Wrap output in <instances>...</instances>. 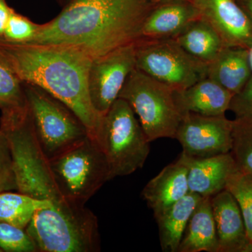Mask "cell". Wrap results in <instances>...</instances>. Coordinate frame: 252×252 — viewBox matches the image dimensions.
Segmentation results:
<instances>
[{
    "mask_svg": "<svg viewBox=\"0 0 252 252\" xmlns=\"http://www.w3.org/2000/svg\"><path fill=\"white\" fill-rule=\"evenodd\" d=\"M233 155L240 171L252 176V122L233 121Z\"/></svg>",
    "mask_w": 252,
    "mask_h": 252,
    "instance_id": "cb8c5ba5",
    "label": "cell"
},
{
    "mask_svg": "<svg viewBox=\"0 0 252 252\" xmlns=\"http://www.w3.org/2000/svg\"><path fill=\"white\" fill-rule=\"evenodd\" d=\"M200 18L194 5L171 3L150 10L140 32V39L175 37L188 25Z\"/></svg>",
    "mask_w": 252,
    "mask_h": 252,
    "instance_id": "2e32d148",
    "label": "cell"
},
{
    "mask_svg": "<svg viewBox=\"0 0 252 252\" xmlns=\"http://www.w3.org/2000/svg\"><path fill=\"white\" fill-rule=\"evenodd\" d=\"M252 76L247 48L224 46L207 64V77L216 81L234 95Z\"/></svg>",
    "mask_w": 252,
    "mask_h": 252,
    "instance_id": "e0dca14e",
    "label": "cell"
},
{
    "mask_svg": "<svg viewBox=\"0 0 252 252\" xmlns=\"http://www.w3.org/2000/svg\"><path fill=\"white\" fill-rule=\"evenodd\" d=\"M0 250L6 252H39L26 230L0 220Z\"/></svg>",
    "mask_w": 252,
    "mask_h": 252,
    "instance_id": "484cf974",
    "label": "cell"
},
{
    "mask_svg": "<svg viewBox=\"0 0 252 252\" xmlns=\"http://www.w3.org/2000/svg\"><path fill=\"white\" fill-rule=\"evenodd\" d=\"M136 68L182 91L207 77V64L189 54L173 39H140L135 42Z\"/></svg>",
    "mask_w": 252,
    "mask_h": 252,
    "instance_id": "ba28073f",
    "label": "cell"
},
{
    "mask_svg": "<svg viewBox=\"0 0 252 252\" xmlns=\"http://www.w3.org/2000/svg\"><path fill=\"white\" fill-rule=\"evenodd\" d=\"M184 154L188 167L189 192L202 197H212L224 190L230 176L238 170L230 152L208 158Z\"/></svg>",
    "mask_w": 252,
    "mask_h": 252,
    "instance_id": "5bb4252c",
    "label": "cell"
},
{
    "mask_svg": "<svg viewBox=\"0 0 252 252\" xmlns=\"http://www.w3.org/2000/svg\"><path fill=\"white\" fill-rule=\"evenodd\" d=\"M0 130L9 142L18 191L52 205L36 212L26 229L38 251H100L97 217L61 193L36 140L28 107L1 112Z\"/></svg>",
    "mask_w": 252,
    "mask_h": 252,
    "instance_id": "6da1fadb",
    "label": "cell"
},
{
    "mask_svg": "<svg viewBox=\"0 0 252 252\" xmlns=\"http://www.w3.org/2000/svg\"><path fill=\"white\" fill-rule=\"evenodd\" d=\"M0 51L21 81L39 86L67 105L94 137L99 117L91 104L88 79L92 58L61 44H15L0 38Z\"/></svg>",
    "mask_w": 252,
    "mask_h": 252,
    "instance_id": "3957f363",
    "label": "cell"
},
{
    "mask_svg": "<svg viewBox=\"0 0 252 252\" xmlns=\"http://www.w3.org/2000/svg\"><path fill=\"white\" fill-rule=\"evenodd\" d=\"M200 18L216 30L225 46L247 48L252 41V25L234 0H197Z\"/></svg>",
    "mask_w": 252,
    "mask_h": 252,
    "instance_id": "8fae6325",
    "label": "cell"
},
{
    "mask_svg": "<svg viewBox=\"0 0 252 252\" xmlns=\"http://www.w3.org/2000/svg\"><path fill=\"white\" fill-rule=\"evenodd\" d=\"M189 193L188 167L182 152L176 161L164 167L149 181L142 195L156 220Z\"/></svg>",
    "mask_w": 252,
    "mask_h": 252,
    "instance_id": "7c38bea8",
    "label": "cell"
},
{
    "mask_svg": "<svg viewBox=\"0 0 252 252\" xmlns=\"http://www.w3.org/2000/svg\"><path fill=\"white\" fill-rule=\"evenodd\" d=\"M245 7H246V9L244 10L248 14L252 25V0H245Z\"/></svg>",
    "mask_w": 252,
    "mask_h": 252,
    "instance_id": "f546056e",
    "label": "cell"
},
{
    "mask_svg": "<svg viewBox=\"0 0 252 252\" xmlns=\"http://www.w3.org/2000/svg\"><path fill=\"white\" fill-rule=\"evenodd\" d=\"M233 127V121L225 115L207 117L187 113L182 115L175 139L188 157H215L231 152Z\"/></svg>",
    "mask_w": 252,
    "mask_h": 252,
    "instance_id": "30bf717a",
    "label": "cell"
},
{
    "mask_svg": "<svg viewBox=\"0 0 252 252\" xmlns=\"http://www.w3.org/2000/svg\"><path fill=\"white\" fill-rule=\"evenodd\" d=\"M228 110L235 114V120L252 122V76L243 89L233 96Z\"/></svg>",
    "mask_w": 252,
    "mask_h": 252,
    "instance_id": "83f0119b",
    "label": "cell"
},
{
    "mask_svg": "<svg viewBox=\"0 0 252 252\" xmlns=\"http://www.w3.org/2000/svg\"><path fill=\"white\" fill-rule=\"evenodd\" d=\"M225 189L234 197L243 215L247 235L252 243V176L235 170L227 181Z\"/></svg>",
    "mask_w": 252,
    "mask_h": 252,
    "instance_id": "603a6c76",
    "label": "cell"
},
{
    "mask_svg": "<svg viewBox=\"0 0 252 252\" xmlns=\"http://www.w3.org/2000/svg\"><path fill=\"white\" fill-rule=\"evenodd\" d=\"M136 68L135 42L93 60L88 86L93 107L104 115L119 98L127 77Z\"/></svg>",
    "mask_w": 252,
    "mask_h": 252,
    "instance_id": "9c48e42d",
    "label": "cell"
},
{
    "mask_svg": "<svg viewBox=\"0 0 252 252\" xmlns=\"http://www.w3.org/2000/svg\"><path fill=\"white\" fill-rule=\"evenodd\" d=\"M24 83L17 75L6 56L0 51V109L1 112L27 107Z\"/></svg>",
    "mask_w": 252,
    "mask_h": 252,
    "instance_id": "7402d4cb",
    "label": "cell"
},
{
    "mask_svg": "<svg viewBox=\"0 0 252 252\" xmlns=\"http://www.w3.org/2000/svg\"><path fill=\"white\" fill-rule=\"evenodd\" d=\"M49 202L32 198L26 194L0 192V220L26 229L36 212L51 210Z\"/></svg>",
    "mask_w": 252,
    "mask_h": 252,
    "instance_id": "44dd1931",
    "label": "cell"
},
{
    "mask_svg": "<svg viewBox=\"0 0 252 252\" xmlns=\"http://www.w3.org/2000/svg\"><path fill=\"white\" fill-rule=\"evenodd\" d=\"M245 252H252V243L249 244L248 248H247Z\"/></svg>",
    "mask_w": 252,
    "mask_h": 252,
    "instance_id": "1f68e13d",
    "label": "cell"
},
{
    "mask_svg": "<svg viewBox=\"0 0 252 252\" xmlns=\"http://www.w3.org/2000/svg\"><path fill=\"white\" fill-rule=\"evenodd\" d=\"M220 252L211 197H203L189 220L177 252Z\"/></svg>",
    "mask_w": 252,
    "mask_h": 252,
    "instance_id": "ac0fdd59",
    "label": "cell"
},
{
    "mask_svg": "<svg viewBox=\"0 0 252 252\" xmlns=\"http://www.w3.org/2000/svg\"><path fill=\"white\" fill-rule=\"evenodd\" d=\"M0 252H2V251H1V250H0Z\"/></svg>",
    "mask_w": 252,
    "mask_h": 252,
    "instance_id": "d6a6232c",
    "label": "cell"
},
{
    "mask_svg": "<svg viewBox=\"0 0 252 252\" xmlns=\"http://www.w3.org/2000/svg\"><path fill=\"white\" fill-rule=\"evenodd\" d=\"M248 51L249 63H250V68H251L252 72V41L251 44H250V46H248Z\"/></svg>",
    "mask_w": 252,
    "mask_h": 252,
    "instance_id": "4dcf8cb0",
    "label": "cell"
},
{
    "mask_svg": "<svg viewBox=\"0 0 252 252\" xmlns=\"http://www.w3.org/2000/svg\"><path fill=\"white\" fill-rule=\"evenodd\" d=\"M24 90L36 140L48 160L89 137L84 123L62 101L32 84L24 83Z\"/></svg>",
    "mask_w": 252,
    "mask_h": 252,
    "instance_id": "5b68a950",
    "label": "cell"
},
{
    "mask_svg": "<svg viewBox=\"0 0 252 252\" xmlns=\"http://www.w3.org/2000/svg\"><path fill=\"white\" fill-rule=\"evenodd\" d=\"M40 27L41 25L33 23L12 9L4 34L0 38L15 44H30L35 39Z\"/></svg>",
    "mask_w": 252,
    "mask_h": 252,
    "instance_id": "d4e9b609",
    "label": "cell"
},
{
    "mask_svg": "<svg viewBox=\"0 0 252 252\" xmlns=\"http://www.w3.org/2000/svg\"><path fill=\"white\" fill-rule=\"evenodd\" d=\"M17 190L9 142L0 130V192Z\"/></svg>",
    "mask_w": 252,
    "mask_h": 252,
    "instance_id": "4316f807",
    "label": "cell"
},
{
    "mask_svg": "<svg viewBox=\"0 0 252 252\" xmlns=\"http://www.w3.org/2000/svg\"><path fill=\"white\" fill-rule=\"evenodd\" d=\"M63 195L84 206L109 180L108 164L98 143L90 135L81 143L49 160Z\"/></svg>",
    "mask_w": 252,
    "mask_h": 252,
    "instance_id": "52a82bcc",
    "label": "cell"
},
{
    "mask_svg": "<svg viewBox=\"0 0 252 252\" xmlns=\"http://www.w3.org/2000/svg\"><path fill=\"white\" fill-rule=\"evenodd\" d=\"M202 198L189 192L156 219L162 251L177 252L189 220Z\"/></svg>",
    "mask_w": 252,
    "mask_h": 252,
    "instance_id": "d6986e66",
    "label": "cell"
},
{
    "mask_svg": "<svg viewBox=\"0 0 252 252\" xmlns=\"http://www.w3.org/2000/svg\"><path fill=\"white\" fill-rule=\"evenodd\" d=\"M150 10L145 0H73L30 44L74 46L97 59L139 40Z\"/></svg>",
    "mask_w": 252,
    "mask_h": 252,
    "instance_id": "7a4b0ae2",
    "label": "cell"
},
{
    "mask_svg": "<svg viewBox=\"0 0 252 252\" xmlns=\"http://www.w3.org/2000/svg\"><path fill=\"white\" fill-rule=\"evenodd\" d=\"M233 94L209 77L185 90L175 91V98L181 114L193 113L207 117L225 115Z\"/></svg>",
    "mask_w": 252,
    "mask_h": 252,
    "instance_id": "9a60e30c",
    "label": "cell"
},
{
    "mask_svg": "<svg viewBox=\"0 0 252 252\" xmlns=\"http://www.w3.org/2000/svg\"><path fill=\"white\" fill-rule=\"evenodd\" d=\"M220 252H245L250 244L243 215L226 189L211 197Z\"/></svg>",
    "mask_w": 252,
    "mask_h": 252,
    "instance_id": "4fadbf2b",
    "label": "cell"
},
{
    "mask_svg": "<svg viewBox=\"0 0 252 252\" xmlns=\"http://www.w3.org/2000/svg\"><path fill=\"white\" fill-rule=\"evenodd\" d=\"M119 98L130 104L151 142L175 138L182 114L176 103L175 90L170 86L135 68Z\"/></svg>",
    "mask_w": 252,
    "mask_h": 252,
    "instance_id": "8992f818",
    "label": "cell"
},
{
    "mask_svg": "<svg viewBox=\"0 0 252 252\" xmlns=\"http://www.w3.org/2000/svg\"><path fill=\"white\" fill-rule=\"evenodd\" d=\"M11 11L12 9L6 4V0H0V37L4 34Z\"/></svg>",
    "mask_w": 252,
    "mask_h": 252,
    "instance_id": "f1b7e54d",
    "label": "cell"
},
{
    "mask_svg": "<svg viewBox=\"0 0 252 252\" xmlns=\"http://www.w3.org/2000/svg\"><path fill=\"white\" fill-rule=\"evenodd\" d=\"M93 138L107 160L109 180L142 168L150 152V141L133 109L122 98H118L101 117Z\"/></svg>",
    "mask_w": 252,
    "mask_h": 252,
    "instance_id": "277c9868",
    "label": "cell"
},
{
    "mask_svg": "<svg viewBox=\"0 0 252 252\" xmlns=\"http://www.w3.org/2000/svg\"><path fill=\"white\" fill-rule=\"evenodd\" d=\"M173 39L189 54L207 64L225 46L216 30L202 18L190 23Z\"/></svg>",
    "mask_w": 252,
    "mask_h": 252,
    "instance_id": "ffe728a7",
    "label": "cell"
}]
</instances>
